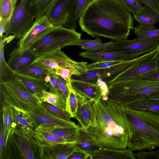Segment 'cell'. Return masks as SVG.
<instances>
[{"label":"cell","mask_w":159,"mask_h":159,"mask_svg":"<svg viewBox=\"0 0 159 159\" xmlns=\"http://www.w3.org/2000/svg\"><path fill=\"white\" fill-rule=\"evenodd\" d=\"M31 119L37 130L44 131L60 128H79L72 121L58 118L42 107L26 113Z\"/></svg>","instance_id":"8fae6325"},{"label":"cell","mask_w":159,"mask_h":159,"mask_svg":"<svg viewBox=\"0 0 159 159\" xmlns=\"http://www.w3.org/2000/svg\"><path fill=\"white\" fill-rule=\"evenodd\" d=\"M69 0H55L45 15L54 26L62 25L66 22L68 15Z\"/></svg>","instance_id":"ac0fdd59"},{"label":"cell","mask_w":159,"mask_h":159,"mask_svg":"<svg viewBox=\"0 0 159 159\" xmlns=\"http://www.w3.org/2000/svg\"><path fill=\"white\" fill-rule=\"evenodd\" d=\"M107 88L108 100L123 106L159 95V81L138 77L116 80Z\"/></svg>","instance_id":"277c9868"},{"label":"cell","mask_w":159,"mask_h":159,"mask_svg":"<svg viewBox=\"0 0 159 159\" xmlns=\"http://www.w3.org/2000/svg\"><path fill=\"white\" fill-rule=\"evenodd\" d=\"M68 159H91V155L84 151L76 149L68 157Z\"/></svg>","instance_id":"7dc6e473"},{"label":"cell","mask_w":159,"mask_h":159,"mask_svg":"<svg viewBox=\"0 0 159 159\" xmlns=\"http://www.w3.org/2000/svg\"><path fill=\"white\" fill-rule=\"evenodd\" d=\"M55 73L56 75H60L66 81L69 89L72 88L71 85V79L73 72L70 69L66 68H61L57 70Z\"/></svg>","instance_id":"f6af8a7d"},{"label":"cell","mask_w":159,"mask_h":159,"mask_svg":"<svg viewBox=\"0 0 159 159\" xmlns=\"http://www.w3.org/2000/svg\"><path fill=\"white\" fill-rule=\"evenodd\" d=\"M158 48L157 47L136 58L126 60L109 68L87 70L79 75H73L71 78L97 84L98 81L100 80L107 85L132 66L151 58Z\"/></svg>","instance_id":"52a82bcc"},{"label":"cell","mask_w":159,"mask_h":159,"mask_svg":"<svg viewBox=\"0 0 159 159\" xmlns=\"http://www.w3.org/2000/svg\"><path fill=\"white\" fill-rule=\"evenodd\" d=\"M41 104L43 107L54 116L67 121H71L70 115L67 111L46 102H42Z\"/></svg>","instance_id":"8d00e7d4"},{"label":"cell","mask_w":159,"mask_h":159,"mask_svg":"<svg viewBox=\"0 0 159 159\" xmlns=\"http://www.w3.org/2000/svg\"><path fill=\"white\" fill-rule=\"evenodd\" d=\"M121 109L129 128L128 148L152 150L159 147V115L123 106Z\"/></svg>","instance_id":"3957f363"},{"label":"cell","mask_w":159,"mask_h":159,"mask_svg":"<svg viewBox=\"0 0 159 159\" xmlns=\"http://www.w3.org/2000/svg\"><path fill=\"white\" fill-rule=\"evenodd\" d=\"M1 105L4 104L25 113L42 107L41 102L16 78L0 82Z\"/></svg>","instance_id":"5b68a950"},{"label":"cell","mask_w":159,"mask_h":159,"mask_svg":"<svg viewBox=\"0 0 159 159\" xmlns=\"http://www.w3.org/2000/svg\"><path fill=\"white\" fill-rule=\"evenodd\" d=\"M37 57L29 50L21 53L16 47L9 54L7 63L11 68L15 72L23 66L30 64Z\"/></svg>","instance_id":"603a6c76"},{"label":"cell","mask_w":159,"mask_h":159,"mask_svg":"<svg viewBox=\"0 0 159 159\" xmlns=\"http://www.w3.org/2000/svg\"><path fill=\"white\" fill-rule=\"evenodd\" d=\"M92 0H69L68 15L67 20L63 26L65 28L75 30L76 23L82 13Z\"/></svg>","instance_id":"44dd1931"},{"label":"cell","mask_w":159,"mask_h":159,"mask_svg":"<svg viewBox=\"0 0 159 159\" xmlns=\"http://www.w3.org/2000/svg\"><path fill=\"white\" fill-rule=\"evenodd\" d=\"M17 0H0V24L6 26L16 6Z\"/></svg>","instance_id":"4dcf8cb0"},{"label":"cell","mask_w":159,"mask_h":159,"mask_svg":"<svg viewBox=\"0 0 159 159\" xmlns=\"http://www.w3.org/2000/svg\"><path fill=\"white\" fill-rule=\"evenodd\" d=\"M76 93V92H75ZM78 108L75 118L84 130L94 124L93 102L85 97L76 93Z\"/></svg>","instance_id":"9a60e30c"},{"label":"cell","mask_w":159,"mask_h":159,"mask_svg":"<svg viewBox=\"0 0 159 159\" xmlns=\"http://www.w3.org/2000/svg\"><path fill=\"white\" fill-rule=\"evenodd\" d=\"M5 159H41V145L34 137L10 131Z\"/></svg>","instance_id":"ba28073f"},{"label":"cell","mask_w":159,"mask_h":159,"mask_svg":"<svg viewBox=\"0 0 159 159\" xmlns=\"http://www.w3.org/2000/svg\"><path fill=\"white\" fill-rule=\"evenodd\" d=\"M81 30L94 38L126 40L134 20L120 0H92L78 20Z\"/></svg>","instance_id":"6da1fadb"},{"label":"cell","mask_w":159,"mask_h":159,"mask_svg":"<svg viewBox=\"0 0 159 159\" xmlns=\"http://www.w3.org/2000/svg\"><path fill=\"white\" fill-rule=\"evenodd\" d=\"M75 143L41 145V159H66L77 149Z\"/></svg>","instance_id":"2e32d148"},{"label":"cell","mask_w":159,"mask_h":159,"mask_svg":"<svg viewBox=\"0 0 159 159\" xmlns=\"http://www.w3.org/2000/svg\"><path fill=\"white\" fill-rule=\"evenodd\" d=\"M30 64L54 72L59 68H67L75 74L80 70L81 62L72 60L61 49H58L37 57Z\"/></svg>","instance_id":"30bf717a"},{"label":"cell","mask_w":159,"mask_h":159,"mask_svg":"<svg viewBox=\"0 0 159 159\" xmlns=\"http://www.w3.org/2000/svg\"><path fill=\"white\" fill-rule=\"evenodd\" d=\"M15 72L33 77L44 79L46 78L48 74V70L31 64L23 66Z\"/></svg>","instance_id":"836d02e7"},{"label":"cell","mask_w":159,"mask_h":159,"mask_svg":"<svg viewBox=\"0 0 159 159\" xmlns=\"http://www.w3.org/2000/svg\"><path fill=\"white\" fill-rule=\"evenodd\" d=\"M69 90V93L66 99V110L71 117L75 118L78 106L77 96L72 87Z\"/></svg>","instance_id":"74e56055"},{"label":"cell","mask_w":159,"mask_h":159,"mask_svg":"<svg viewBox=\"0 0 159 159\" xmlns=\"http://www.w3.org/2000/svg\"><path fill=\"white\" fill-rule=\"evenodd\" d=\"M159 7V0H154Z\"/></svg>","instance_id":"db71d44e"},{"label":"cell","mask_w":159,"mask_h":159,"mask_svg":"<svg viewBox=\"0 0 159 159\" xmlns=\"http://www.w3.org/2000/svg\"><path fill=\"white\" fill-rule=\"evenodd\" d=\"M133 31L137 38L136 40H147L159 37V29L154 25H138L133 29Z\"/></svg>","instance_id":"f546056e"},{"label":"cell","mask_w":159,"mask_h":159,"mask_svg":"<svg viewBox=\"0 0 159 159\" xmlns=\"http://www.w3.org/2000/svg\"><path fill=\"white\" fill-rule=\"evenodd\" d=\"M34 137L40 145L58 143H70L63 139L47 131L37 130Z\"/></svg>","instance_id":"d6a6232c"},{"label":"cell","mask_w":159,"mask_h":159,"mask_svg":"<svg viewBox=\"0 0 159 159\" xmlns=\"http://www.w3.org/2000/svg\"><path fill=\"white\" fill-rule=\"evenodd\" d=\"M144 5L152 8L159 14V7L154 0H140Z\"/></svg>","instance_id":"681fc988"},{"label":"cell","mask_w":159,"mask_h":159,"mask_svg":"<svg viewBox=\"0 0 159 159\" xmlns=\"http://www.w3.org/2000/svg\"><path fill=\"white\" fill-rule=\"evenodd\" d=\"M51 72L53 77L56 80L63 95L66 99L70 92L69 89L66 82L60 76L56 75L55 72Z\"/></svg>","instance_id":"7bdbcfd3"},{"label":"cell","mask_w":159,"mask_h":159,"mask_svg":"<svg viewBox=\"0 0 159 159\" xmlns=\"http://www.w3.org/2000/svg\"><path fill=\"white\" fill-rule=\"evenodd\" d=\"M129 148L124 149H103L88 153L91 155L92 159H136L135 154Z\"/></svg>","instance_id":"484cf974"},{"label":"cell","mask_w":159,"mask_h":159,"mask_svg":"<svg viewBox=\"0 0 159 159\" xmlns=\"http://www.w3.org/2000/svg\"><path fill=\"white\" fill-rule=\"evenodd\" d=\"M43 102H47L62 110L66 111V100L50 92L47 91L43 92L41 103Z\"/></svg>","instance_id":"e575fe53"},{"label":"cell","mask_w":159,"mask_h":159,"mask_svg":"<svg viewBox=\"0 0 159 159\" xmlns=\"http://www.w3.org/2000/svg\"><path fill=\"white\" fill-rule=\"evenodd\" d=\"M133 17L141 25H154L159 22V14L152 8L145 5L133 14Z\"/></svg>","instance_id":"83f0119b"},{"label":"cell","mask_w":159,"mask_h":159,"mask_svg":"<svg viewBox=\"0 0 159 159\" xmlns=\"http://www.w3.org/2000/svg\"><path fill=\"white\" fill-rule=\"evenodd\" d=\"M75 145L76 149L88 153L96 152L104 149L93 136L80 126L78 129L77 141Z\"/></svg>","instance_id":"cb8c5ba5"},{"label":"cell","mask_w":159,"mask_h":159,"mask_svg":"<svg viewBox=\"0 0 159 159\" xmlns=\"http://www.w3.org/2000/svg\"><path fill=\"white\" fill-rule=\"evenodd\" d=\"M79 128H60L44 131H48L62 138L68 143H76L77 141Z\"/></svg>","instance_id":"1f68e13d"},{"label":"cell","mask_w":159,"mask_h":159,"mask_svg":"<svg viewBox=\"0 0 159 159\" xmlns=\"http://www.w3.org/2000/svg\"><path fill=\"white\" fill-rule=\"evenodd\" d=\"M157 65L156 60L153 57L150 59L132 66L119 76L116 80L139 77L156 69Z\"/></svg>","instance_id":"7402d4cb"},{"label":"cell","mask_w":159,"mask_h":159,"mask_svg":"<svg viewBox=\"0 0 159 159\" xmlns=\"http://www.w3.org/2000/svg\"><path fill=\"white\" fill-rule=\"evenodd\" d=\"M55 0H32V3L35 7L37 20L45 14L48 9Z\"/></svg>","instance_id":"f35d334b"},{"label":"cell","mask_w":159,"mask_h":159,"mask_svg":"<svg viewBox=\"0 0 159 159\" xmlns=\"http://www.w3.org/2000/svg\"><path fill=\"white\" fill-rule=\"evenodd\" d=\"M1 116L2 120L5 139L7 143L10 131L11 119V109L9 106L1 105Z\"/></svg>","instance_id":"d590c367"},{"label":"cell","mask_w":159,"mask_h":159,"mask_svg":"<svg viewBox=\"0 0 159 159\" xmlns=\"http://www.w3.org/2000/svg\"><path fill=\"white\" fill-rule=\"evenodd\" d=\"M32 0H20L16 7L12 16L6 25L5 36H15V39L23 37L33 25L36 16V10Z\"/></svg>","instance_id":"9c48e42d"},{"label":"cell","mask_w":159,"mask_h":159,"mask_svg":"<svg viewBox=\"0 0 159 159\" xmlns=\"http://www.w3.org/2000/svg\"><path fill=\"white\" fill-rule=\"evenodd\" d=\"M155 98V99H159V95L157 96H153V97H151L149 98Z\"/></svg>","instance_id":"f5cc1de1"},{"label":"cell","mask_w":159,"mask_h":159,"mask_svg":"<svg viewBox=\"0 0 159 159\" xmlns=\"http://www.w3.org/2000/svg\"><path fill=\"white\" fill-rule=\"evenodd\" d=\"M116 50L126 54L146 53L159 46V37L142 40H120L115 42Z\"/></svg>","instance_id":"4fadbf2b"},{"label":"cell","mask_w":159,"mask_h":159,"mask_svg":"<svg viewBox=\"0 0 159 159\" xmlns=\"http://www.w3.org/2000/svg\"><path fill=\"white\" fill-rule=\"evenodd\" d=\"M15 39V36H4L0 39V82H7L15 78L14 72L6 62L4 57V48L6 44Z\"/></svg>","instance_id":"d4e9b609"},{"label":"cell","mask_w":159,"mask_h":159,"mask_svg":"<svg viewBox=\"0 0 159 159\" xmlns=\"http://www.w3.org/2000/svg\"><path fill=\"white\" fill-rule=\"evenodd\" d=\"M115 41H111L102 43L98 38L91 40L89 39H80L76 45L86 51L101 52L116 50Z\"/></svg>","instance_id":"4316f807"},{"label":"cell","mask_w":159,"mask_h":159,"mask_svg":"<svg viewBox=\"0 0 159 159\" xmlns=\"http://www.w3.org/2000/svg\"><path fill=\"white\" fill-rule=\"evenodd\" d=\"M55 26L44 15L35 20L30 29L17 43L19 51L23 53L44 37Z\"/></svg>","instance_id":"7c38bea8"},{"label":"cell","mask_w":159,"mask_h":159,"mask_svg":"<svg viewBox=\"0 0 159 159\" xmlns=\"http://www.w3.org/2000/svg\"><path fill=\"white\" fill-rule=\"evenodd\" d=\"M81 33L62 25L55 26L29 49L38 57L65 47L76 45L81 39Z\"/></svg>","instance_id":"8992f818"},{"label":"cell","mask_w":159,"mask_h":159,"mask_svg":"<svg viewBox=\"0 0 159 159\" xmlns=\"http://www.w3.org/2000/svg\"><path fill=\"white\" fill-rule=\"evenodd\" d=\"M145 53L129 54L118 50L101 52L85 51L79 53L80 57L89 59L94 62L123 61L133 59Z\"/></svg>","instance_id":"e0dca14e"},{"label":"cell","mask_w":159,"mask_h":159,"mask_svg":"<svg viewBox=\"0 0 159 159\" xmlns=\"http://www.w3.org/2000/svg\"><path fill=\"white\" fill-rule=\"evenodd\" d=\"M71 85L75 92L92 100L99 102L102 98V90L97 84L71 78Z\"/></svg>","instance_id":"d6986e66"},{"label":"cell","mask_w":159,"mask_h":159,"mask_svg":"<svg viewBox=\"0 0 159 159\" xmlns=\"http://www.w3.org/2000/svg\"><path fill=\"white\" fill-rule=\"evenodd\" d=\"M138 78L153 81H159V70L156 69Z\"/></svg>","instance_id":"c3c4849f"},{"label":"cell","mask_w":159,"mask_h":159,"mask_svg":"<svg viewBox=\"0 0 159 159\" xmlns=\"http://www.w3.org/2000/svg\"><path fill=\"white\" fill-rule=\"evenodd\" d=\"M157 61V69L159 70V57L156 59Z\"/></svg>","instance_id":"816d5d0a"},{"label":"cell","mask_w":159,"mask_h":159,"mask_svg":"<svg viewBox=\"0 0 159 159\" xmlns=\"http://www.w3.org/2000/svg\"><path fill=\"white\" fill-rule=\"evenodd\" d=\"M93 105L94 124L85 130L104 149H126L129 130L121 106L102 99Z\"/></svg>","instance_id":"7a4b0ae2"},{"label":"cell","mask_w":159,"mask_h":159,"mask_svg":"<svg viewBox=\"0 0 159 159\" xmlns=\"http://www.w3.org/2000/svg\"><path fill=\"white\" fill-rule=\"evenodd\" d=\"M7 143L5 139L2 118L1 117L0 133V159H5Z\"/></svg>","instance_id":"ee69618b"},{"label":"cell","mask_w":159,"mask_h":159,"mask_svg":"<svg viewBox=\"0 0 159 159\" xmlns=\"http://www.w3.org/2000/svg\"><path fill=\"white\" fill-rule=\"evenodd\" d=\"M125 61L126 60L94 62L87 64L86 67L88 70L106 68L117 65Z\"/></svg>","instance_id":"b9f144b4"},{"label":"cell","mask_w":159,"mask_h":159,"mask_svg":"<svg viewBox=\"0 0 159 159\" xmlns=\"http://www.w3.org/2000/svg\"><path fill=\"white\" fill-rule=\"evenodd\" d=\"M135 155L138 159H159V150L151 152H141Z\"/></svg>","instance_id":"bcb514c9"},{"label":"cell","mask_w":159,"mask_h":159,"mask_svg":"<svg viewBox=\"0 0 159 159\" xmlns=\"http://www.w3.org/2000/svg\"><path fill=\"white\" fill-rule=\"evenodd\" d=\"M125 8L133 15L143 7L144 4L140 0H120Z\"/></svg>","instance_id":"60d3db41"},{"label":"cell","mask_w":159,"mask_h":159,"mask_svg":"<svg viewBox=\"0 0 159 159\" xmlns=\"http://www.w3.org/2000/svg\"><path fill=\"white\" fill-rule=\"evenodd\" d=\"M11 119L10 131L34 137L37 129L27 114L13 107H11Z\"/></svg>","instance_id":"5bb4252c"},{"label":"cell","mask_w":159,"mask_h":159,"mask_svg":"<svg viewBox=\"0 0 159 159\" xmlns=\"http://www.w3.org/2000/svg\"><path fill=\"white\" fill-rule=\"evenodd\" d=\"M153 57L156 59L159 57V46L156 52L153 56Z\"/></svg>","instance_id":"f907efd6"},{"label":"cell","mask_w":159,"mask_h":159,"mask_svg":"<svg viewBox=\"0 0 159 159\" xmlns=\"http://www.w3.org/2000/svg\"><path fill=\"white\" fill-rule=\"evenodd\" d=\"M132 109L148 111L159 115V99L146 98L125 106Z\"/></svg>","instance_id":"f1b7e54d"},{"label":"cell","mask_w":159,"mask_h":159,"mask_svg":"<svg viewBox=\"0 0 159 159\" xmlns=\"http://www.w3.org/2000/svg\"><path fill=\"white\" fill-rule=\"evenodd\" d=\"M48 71V75L45 79L48 85L49 92L58 95L66 100L61 93L56 80L53 77L52 72L50 71Z\"/></svg>","instance_id":"ab89813d"},{"label":"cell","mask_w":159,"mask_h":159,"mask_svg":"<svg viewBox=\"0 0 159 159\" xmlns=\"http://www.w3.org/2000/svg\"><path fill=\"white\" fill-rule=\"evenodd\" d=\"M15 78L20 80L26 89L41 102L43 92L47 91L48 86L45 79L33 77L15 72Z\"/></svg>","instance_id":"ffe728a7"}]
</instances>
